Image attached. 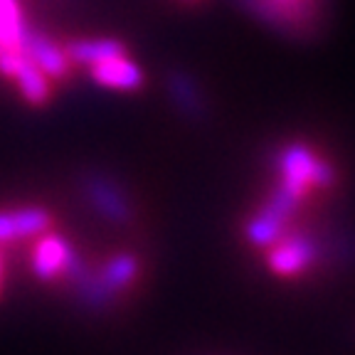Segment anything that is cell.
Instances as JSON below:
<instances>
[{
	"instance_id": "1",
	"label": "cell",
	"mask_w": 355,
	"mask_h": 355,
	"mask_svg": "<svg viewBox=\"0 0 355 355\" xmlns=\"http://www.w3.org/2000/svg\"><path fill=\"white\" fill-rule=\"evenodd\" d=\"M279 185L274 195L247 222L244 234L254 247H269L288 230V220L296 207L318 190H326L336 180L328 161L304 144H291L282 148L277 158Z\"/></svg>"
},
{
	"instance_id": "2",
	"label": "cell",
	"mask_w": 355,
	"mask_h": 355,
	"mask_svg": "<svg viewBox=\"0 0 355 355\" xmlns=\"http://www.w3.org/2000/svg\"><path fill=\"white\" fill-rule=\"evenodd\" d=\"M33 30L25 22L20 0H0V74L17 87L30 106H44L52 99L55 82L35 64L30 52Z\"/></svg>"
},
{
	"instance_id": "3",
	"label": "cell",
	"mask_w": 355,
	"mask_h": 355,
	"mask_svg": "<svg viewBox=\"0 0 355 355\" xmlns=\"http://www.w3.org/2000/svg\"><path fill=\"white\" fill-rule=\"evenodd\" d=\"M64 50L72 64L87 67L89 77L109 92L131 94L144 87V69L119 40H79Z\"/></svg>"
},
{
	"instance_id": "4",
	"label": "cell",
	"mask_w": 355,
	"mask_h": 355,
	"mask_svg": "<svg viewBox=\"0 0 355 355\" xmlns=\"http://www.w3.org/2000/svg\"><path fill=\"white\" fill-rule=\"evenodd\" d=\"M259 20L286 37L304 40L316 33L323 17V0H242Z\"/></svg>"
},
{
	"instance_id": "5",
	"label": "cell",
	"mask_w": 355,
	"mask_h": 355,
	"mask_svg": "<svg viewBox=\"0 0 355 355\" xmlns=\"http://www.w3.org/2000/svg\"><path fill=\"white\" fill-rule=\"evenodd\" d=\"M318 244L316 239L306 234H288L284 232L277 242L266 247V269L279 279H296L306 274L316 264Z\"/></svg>"
},
{
	"instance_id": "6",
	"label": "cell",
	"mask_w": 355,
	"mask_h": 355,
	"mask_svg": "<svg viewBox=\"0 0 355 355\" xmlns=\"http://www.w3.org/2000/svg\"><path fill=\"white\" fill-rule=\"evenodd\" d=\"M33 272L35 277L44 279V282H57V279L74 274L77 272V257H74L72 244L62 234H40L33 250Z\"/></svg>"
},
{
	"instance_id": "7",
	"label": "cell",
	"mask_w": 355,
	"mask_h": 355,
	"mask_svg": "<svg viewBox=\"0 0 355 355\" xmlns=\"http://www.w3.org/2000/svg\"><path fill=\"white\" fill-rule=\"evenodd\" d=\"M139 277V259L133 254H116L99 269L96 277H87V296L92 304L99 306L104 299H111L114 294H121L123 288H128Z\"/></svg>"
},
{
	"instance_id": "8",
	"label": "cell",
	"mask_w": 355,
	"mask_h": 355,
	"mask_svg": "<svg viewBox=\"0 0 355 355\" xmlns=\"http://www.w3.org/2000/svg\"><path fill=\"white\" fill-rule=\"evenodd\" d=\"M52 215L44 207H17L0 210V242H10L20 237H40L50 232Z\"/></svg>"
},
{
	"instance_id": "9",
	"label": "cell",
	"mask_w": 355,
	"mask_h": 355,
	"mask_svg": "<svg viewBox=\"0 0 355 355\" xmlns=\"http://www.w3.org/2000/svg\"><path fill=\"white\" fill-rule=\"evenodd\" d=\"M92 198L96 200V205H99L101 210H104L106 215L111 217V220H123V217L128 215V210H126V205H123L121 195H119L114 188H106V185L96 183L94 188H92Z\"/></svg>"
},
{
	"instance_id": "10",
	"label": "cell",
	"mask_w": 355,
	"mask_h": 355,
	"mask_svg": "<svg viewBox=\"0 0 355 355\" xmlns=\"http://www.w3.org/2000/svg\"><path fill=\"white\" fill-rule=\"evenodd\" d=\"M0 294H3V259H0Z\"/></svg>"
},
{
	"instance_id": "11",
	"label": "cell",
	"mask_w": 355,
	"mask_h": 355,
	"mask_svg": "<svg viewBox=\"0 0 355 355\" xmlns=\"http://www.w3.org/2000/svg\"><path fill=\"white\" fill-rule=\"evenodd\" d=\"M185 3H200V0H185Z\"/></svg>"
}]
</instances>
